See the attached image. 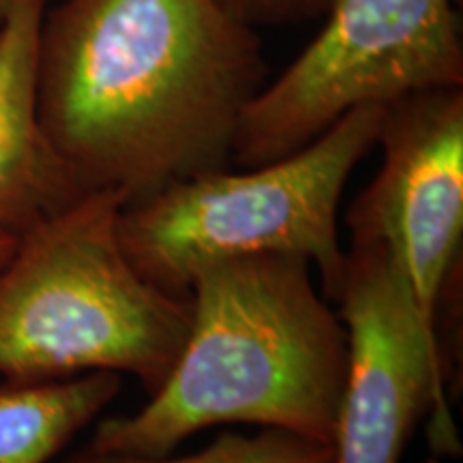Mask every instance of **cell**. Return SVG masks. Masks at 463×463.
I'll use <instances>...</instances> for the list:
<instances>
[{"label":"cell","instance_id":"obj_13","mask_svg":"<svg viewBox=\"0 0 463 463\" xmlns=\"http://www.w3.org/2000/svg\"><path fill=\"white\" fill-rule=\"evenodd\" d=\"M9 5H11V0H0V22H3V17H5V14H7Z\"/></svg>","mask_w":463,"mask_h":463},{"label":"cell","instance_id":"obj_11","mask_svg":"<svg viewBox=\"0 0 463 463\" xmlns=\"http://www.w3.org/2000/svg\"><path fill=\"white\" fill-rule=\"evenodd\" d=\"M247 24L281 26L322 17L333 0H223Z\"/></svg>","mask_w":463,"mask_h":463},{"label":"cell","instance_id":"obj_10","mask_svg":"<svg viewBox=\"0 0 463 463\" xmlns=\"http://www.w3.org/2000/svg\"><path fill=\"white\" fill-rule=\"evenodd\" d=\"M62 463H333V449L331 444L298 433L264 427L256 436L223 433L191 455L136 457L95 453L84 447Z\"/></svg>","mask_w":463,"mask_h":463},{"label":"cell","instance_id":"obj_4","mask_svg":"<svg viewBox=\"0 0 463 463\" xmlns=\"http://www.w3.org/2000/svg\"><path fill=\"white\" fill-rule=\"evenodd\" d=\"M382 108L352 109L288 157L184 178L125 206L118 234L129 262L165 292L189 297L195 275L223 260L305 258L335 303L347 260L339 202L347 178L375 146Z\"/></svg>","mask_w":463,"mask_h":463},{"label":"cell","instance_id":"obj_9","mask_svg":"<svg viewBox=\"0 0 463 463\" xmlns=\"http://www.w3.org/2000/svg\"><path fill=\"white\" fill-rule=\"evenodd\" d=\"M123 389V375L90 372L52 380H3L0 463H50L99 420Z\"/></svg>","mask_w":463,"mask_h":463},{"label":"cell","instance_id":"obj_8","mask_svg":"<svg viewBox=\"0 0 463 463\" xmlns=\"http://www.w3.org/2000/svg\"><path fill=\"white\" fill-rule=\"evenodd\" d=\"M50 0H11L0 22V239L20 241L86 191L39 123L37 39Z\"/></svg>","mask_w":463,"mask_h":463},{"label":"cell","instance_id":"obj_6","mask_svg":"<svg viewBox=\"0 0 463 463\" xmlns=\"http://www.w3.org/2000/svg\"><path fill=\"white\" fill-rule=\"evenodd\" d=\"M375 146L380 170L345 223L352 242L389 249L453 389L461 354L463 86L384 103Z\"/></svg>","mask_w":463,"mask_h":463},{"label":"cell","instance_id":"obj_3","mask_svg":"<svg viewBox=\"0 0 463 463\" xmlns=\"http://www.w3.org/2000/svg\"><path fill=\"white\" fill-rule=\"evenodd\" d=\"M123 195L92 191L28 232L0 264V378L129 373L159 391L191 324V297L170 294L127 258Z\"/></svg>","mask_w":463,"mask_h":463},{"label":"cell","instance_id":"obj_12","mask_svg":"<svg viewBox=\"0 0 463 463\" xmlns=\"http://www.w3.org/2000/svg\"><path fill=\"white\" fill-rule=\"evenodd\" d=\"M15 242L17 241H14V239H0V264L7 262V258L14 253Z\"/></svg>","mask_w":463,"mask_h":463},{"label":"cell","instance_id":"obj_2","mask_svg":"<svg viewBox=\"0 0 463 463\" xmlns=\"http://www.w3.org/2000/svg\"><path fill=\"white\" fill-rule=\"evenodd\" d=\"M191 324L157 392L131 414L95 422V453L164 457L215 425H260L333 442L347 333L311 264L247 256L202 269Z\"/></svg>","mask_w":463,"mask_h":463},{"label":"cell","instance_id":"obj_1","mask_svg":"<svg viewBox=\"0 0 463 463\" xmlns=\"http://www.w3.org/2000/svg\"><path fill=\"white\" fill-rule=\"evenodd\" d=\"M264 84L256 28L223 0H61L39 28L45 137L86 191L125 206L232 167Z\"/></svg>","mask_w":463,"mask_h":463},{"label":"cell","instance_id":"obj_14","mask_svg":"<svg viewBox=\"0 0 463 463\" xmlns=\"http://www.w3.org/2000/svg\"><path fill=\"white\" fill-rule=\"evenodd\" d=\"M425 463H439V459H438V457H433V455H431V457H430V459H427Z\"/></svg>","mask_w":463,"mask_h":463},{"label":"cell","instance_id":"obj_5","mask_svg":"<svg viewBox=\"0 0 463 463\" xmlns=\"http://www.w3.org/2000/svg\"><path fill=\"white\" fill-rule=\"evenodd\" d=\"M309 45L242 114L232 167H256L314 142L356 108L463 86L455 0H333Z\"/></svg>","mask_w":463,"mask_h":463},{"label":"cell","instance_id":"obj_7","mask_svg":"<svg viewBox=\"0 0 463 463\" xmlns=\"http://www.w3.org/2000/svg\"><path fill=\"white\" fill-rule=\"evenodd\" d=\"M335 303L347 333V369L333 463H402L425 419L433 457L459 455L447 373L389 249L352 242Z\"/></svg>","mask_w":463,"mask_h":463}]
</instances>
